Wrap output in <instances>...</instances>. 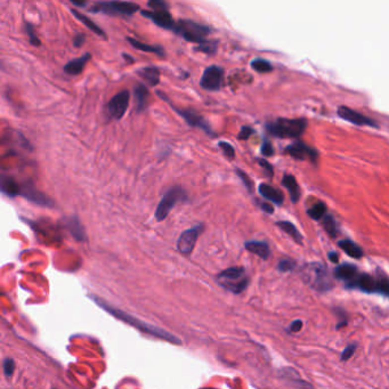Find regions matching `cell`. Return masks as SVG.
I'll use <instances>...</instances> for the list:
<instances>
[{
    "mask_svg": "<svg viewBox=\"0 0 389 389\" xmlns=\"http://www.w3.org/2000/svg\"><path fill=\"white\" fill-rule=\"evenodd\" d=\"M273 153H274V148L272 146V144H270L269 142L262 143L261 154L266 155V156H270V155H273Z\"/></svg>",
    "mask_w": 389,
    "mask_h": 389,
    "instance_id": "43",
    "label": "cell"
},
{
    "mask_svg": "<svg viewBox=\"0 0 389 389\" xmlns=\"http://www.w3.org/2000/svg\"><path fill=\"white\" fill-rule=\"evenodd\" d=\"M173 31L181 36L183 39L194 44H203L207 41V37L211 33L210 26L200 24L191 20H179L175 22Z\"/></svg>",
    "mask_w": 389,
    "mask_h": 389,
    "instance_id": "2",
    "label": "cell"
},
{
    "mask_svg": "<svg viewBox=\"0 0 389 389\" xmlns=\"http://www.w3.org/2000/svg\"><path fill=\"white\" fill-rule=\"evenodd\" d=\"M137 74L142 78L148 86L154 87L160 82V70L156 66H145L137 71Z\"/></svg>",
    "mask_w": 389,
    "mask_h": 389,
    "instance_id": "22",
    "label": "cell"
},
{
    "mask_svg": "<svg viewBox=\"0 0 389 389\" xmlns=\"http://www.w3.org/2000/svg\"><path fill=\"white\" fill-rule=\"evenodd\" d=\"M251 67H253L255 71L259 72V73H266V72H270L273 70L272 64H270L268 61L262 59L254 60L253 62H251Z\"/></svg>",
    "mask_w": 389,
    "mask_h": 389,
    "instance_id": "31",
    "label": "cell"
},
{
    "mask_svg": "<svg viewBox=\"0 0 389 389\" xmlns=\"http://www.w3.org/2000/svg\"><path fill=\"white\" fill-rule=\"evenodd\" d=\"M218 146L222 148V151L224 152V155L226 156L228 160H233L235 158V150L230 143L222 140V142L218 143Z\"/></svg>",
    "mask_w": 389,
    "mask_h": 389,
    "instance_id": "35",
    "label": "cell"
},
{
    "mask_svg": "<svg viewBox=\"0 0 389 389\" xmlns=\"http://www.w3.org/2000/svg\"><path fill=\"white\" fill-rule=\"evenodd\" d=\"M326 211V207L325 204L322 203V202H319V203H316L313 205V207L308 210V215H310L313 219L315 220H320L322 219L324 217V213Z\"/></svg>",
    "mask_w": 389,
    "mask_h": 389,
    "instance_id": "32",
    "label": "cell"
},
{
    "mask_svg": "<svg viewBox=\"0 0 389 389\" xmlns=\"http://www.w3.org/2000/svg\"><path fill=\"white\" fill-rule=\"evenodd\" d=\"M90 60H91L90 53H85V54L78 57V59L68 61L65 65H64L63 70L68 75H78L83 71L86 64L88 63Z\"/></svg>",
    "mask_w": 389,
    "mask_h": 389,
    "instance_id": "16",
    "label": "cell"
},
{
    "mask_svg": "<svg viewBox=\"0 0 389 389\" xmlns=\"http://www.w3.org/2000/svg\"><path fill=\"white\" fill-rule=\"evenodd\" d=\"M64 224H65L66 230L73 235L74 239H77L78 241H83L86 240V233L83 230L81 223L78 219V217L71 216L64 219Z\"/></svg>",
    "mask_w": 389,
    "mask_h": 389,
    "instance_id": "20",
    "label": "cell"
},
{
    "mask_svg": "<svg viewBox=\"0 0 389 389\" xmlns=\"http://www.w3.org/2000/svg\"><path fill=\"white\" fill-rule=\"evenodd\" d=\"M313 273H314V278H312V284L315 289L325 291V290H329L332 287V283H330V281L327 280L325 270H324L322 267L315 265L314 268H313Z\"/></svg>",
    "mask_w": 389,
    "mask_h": 389,
    "instance_id": "21",
    "label": "cell"
},
{
    "mask_svg": "<svg viewBox=\"0 0 389 389\" xmlns=\"http://www.w3.org/2000/svg\"><path fill=\"white\" fill-rule=\"evenodd\" d=\"M282 184L288 189L290 196H291V200L293 202H297L299 200L300 190H299L298 183H297L295 177L291 176V175H285L283 177V181H282Z\"/></svg>",
    "mask_w": 389,
    "mask_h": 389,
    "instance_id": "28",
    "label": "cell"
},
{
    "mask_svg": "<svg viewBox=\"0 0 389 389\" xmlns=\"http://www.w3.org/2000/svg\"><path fill=\"white\" fill-rule=\"evenodd\" d=\"M338 116L340 117L341 119L357 126H373V127H377V126H378L372 119L363 116V114L354 111L352 109L346 108V106H340V108L338 109Z\"/></svg>",
    "mask_w": 389,
    "mask_h": 389,
    "instance_id": "14",
    "label": "cell"
},
{
    "mask_svg": "<svg viewBox=\"0 0 389 389\" xmlns=\"http://www.w3.org/2000/svg\"><path fill=\"white\" fill-rule=\"evenodd\" d=\"M20 186L21 184H18L13 177L6 176V175L1 176V192L5 195L9 197L20 195Z\"/></svg>",
    "mask_w": 389,
    "mask_h": 389,
    "instance_id": "24",
    "label": "cell"
},
{
    "mask_svg": "<svg viewBox=\"0 0 389 389\" xmlns=\"http://www.w3.org/2000/svg\"><path fill=\"white\" fill-rule=\"evenodd\" d=\"M158 96L161 98V100H163L165 102H167L168 104L170 105V108L174 110L175 112H176L179 117H182L183 119L185 120V123L188 124L190 127H196V128H200V129H202V130H203L205 133H207V135H209L210 137H216L217 135H216V132L212 130L211 129V127H210V125H209L207 121L204 120V118L202 117V116H200L199 113H196L195 111H193V110H186V109H181V108H178V106H176V105H174L173 103H171V101L169 100V97L167 96L166 94H163L161 90H158Z\"/></svg>",
    "mask_w": 389,
    "mask_h": 389,
    "instance_id": "5",
    "label": "cell"
},
{
    "mask_svg": "<svg viewBox=\"0 0 389 389\" xmlns=\"http://www.w3.org/2000/svg\"><path fill=\"white\" fill-rule=\"evenodd\" d=\"M339 247H340L349 257L355 259H360L363 257V250H362L355 242L350 241V240H342V241L339 242Z\"/></svg>",
    "mask_w": 389,
    "mask_h": 389,
    "instance_id": "27",
    "label": "cell"
},
{
    "mask_svg": "<svg viewBox=\"0 0 389 389\" xmlns=\"http://www.w3.org/2000/svg\"><path fill=\"white\" fill-rule=\"evenodd\" d=\"M85 41H86V36H85V34H83V33L75 34V37L73 38L74 47H77V48L81 47V46L85 44Z\"/></svg>",
    "mask_w": 389,
    "mask_h": 389,
    "instance_id": "44",
    "label": "cell"
},
{
    "mask_svg": "<svg viewBox=\"0 0 389 389\" xmlns=\"http://www.w3.org/2000/svg\"><path fill=\"white\" fill-rule=\"evenodd\" d=\"M301 327H303V322H301V321H295V322L291 323V325H290L289 330L291 331V332H293V333H297V332H299V331L301 330Z\"/></svg>",
    "mask_w": 389,
    "mask_h": 389,
    "instance_id": "46",
    "label": "cell"
},
{
    "mask_svg": "<svg viewBox=\"0 0 389 389\" xmlns=\"http://www.w3.org/2000/svg\"><path fill=\"white\" fill-rule=\"evenodd\" d=\"M220 287L233 293H241L249 284V278L243 267H231L223 270L217 276Z\"/></svg>",
    "mask_w": 389,
    "mask_h": 389,
    "instance_id": "3",
    "label": "cell"
},
{
    "mask_svg": "<svg viewBox=\"0 0 389 389\" xmlns=\"http://www.w3.org/2000/svg\"><path fill=\"white\" fill-rule=\"evenodd\" d=\"M258 162H259V165H260L262 168H264V169H266L267 173H268L270 176H272V175H273V167L270 166L269 163L267 162L266 160H264V159H259Z\"/></svg>",
    "mask_w": 389,
    "mask_h": 389,
    "instance_id": "45",
    "label": "cell"
},
{
    "mask_svg": "<svg viewBox=\"0 0 389 389\" xmlns=\"http://www.w3.org/2000/svg\"><path fill=\"white\" fill-rule=\"evenodd\" d=\"M133 94H135V98H136L137 112L140 113L145 111L148 104V97H150V93H148L147 87L143 85V83L137 82L135 87H133Z\"/></svg>",
    "mask_w": 389,
    "mask_h": 389,
    "instance_id": "19",
    "label": "cell"
},
{
    "mask_svg": "<svg viewBox=\"0 0 389 389\" xmlns=\"http://www.w3.org/2000/svg\"><path fill=\"white\" fill-rule=\"evenodd\" d=\"M123 57L126 60V62H127L128 64H133V63H135V59H133V57H131L130 55L126 54V53H124Z\"/></svg>",
    "mask_w": 389,
    "mask_h": 389,
    "instance_id": "48",
    "label": "cell"
},
{
    "mask_svg": "<svg viewBox=\"0 0 389 389\" xmlns=\"http://www.w3.org/2000/svg\"><path fill=\"white\" fill-rule=\"evenodd\" d=\"M140 14L143 16L150 18V20L160 28L171 30L175 25V21L173 20L170 11L168 9H153V10H140Z\"/></svg>",
    "mask_w": 389,
    "mask_h": 389,
    "instance_id": "12",
    "label": "cell"
},
{
    "mask_svg": "<svg viewBox=\"0 0 389 389\" xmlns=\"http://www.w3.org/2000/svg\"><path fill=\"white\" fill-rule=\"evenodd\" d=\"M277 226H280L281 230L284 231L285 233L291 236V238L295 240L296 242L300 243L301 240H303V236H301V234L299 233L298 230H297L296 226L293 224L289 223V222H278Z\"/></svg>",
    "mask_w": 389,
    "mask_h": 389,
    "instance_id": "29",
    "label": "cell"
},
{
    "mask_svg": "<svg viewBox=\"0 0 389 389\" xmlns=\"http://www.w3.org/2000/svg\"><path fill=\"white\" fill-rule=\"evenodd\" d=\"M24 29H25L26 34H28V37H29L30 44L34 46V47H39V46L41 45V41L39 40V38L37 37L36 32H34V28L32 26L31 23L24 22Z\"/></svg>",
    "mask_w": 389,
    "mask_h": 389,
    "instance_id": "33",
    "label": "cell"
},
{
    "mask_svg": "<svg viewBox=\"0 0 389 389\" xmlns=\"http://www.w3.org/2000/svg\"><path fill=\"white\" fill-rule=\"evenodd\" d=\"M358 275L360 274L357 272V267L350 264H342L334 269V276L338 280L346 281L347 285H349L352 282L355 281Z\"/></svg>",
    "mask_w": 389,
    "mask_h": 389,
    "instance_id": "17",
    "label": "cell"
},
{
    "mask_svg": "<svg viewBox=\"0 0 389 389\" xmlns=\"http://www.w3.org/2000/svg\"><path fill=\"white\" fill-rule=\"evenodd\" d=\"M323 226L325 228V231L331 236H335L338 233L337 225H335V220L332 216H325L323 218Z\"/></svg>",
    "mask_w": 389,
    "mask_h": 389,
    "instance_id": "34",
    "label": "cell"
},
{
    "mask_svg": "<svg viewBox=\"0 0 389 389\" xmlns=\"http://www.w3.org/2000/svg\"><path fill=\"white\" fill-rule=\"evenodd\" d=\"M379 276V292L380 295H384L385 297L389 298V277L385 275H378Z\"/></svg>",
    "mask_w": 389,
    "mask_h": 389,
    "instance_id": "36",
    "label": "cell"
},
{
    "mask_svg": "<svg viewBox=\"0 0 389 389\" xmlns=\"http://www.w3.org/2000/svg\"><path fill=\"white\" fill-rule=\"evenodd\" d=\"M260 207L265 212L273 213V207L269 203H267V202H262V203H260Z\"/></svg>",
    "mask_w": 389,
    "mask_h": 389,
    "instance_id": "47",
    "label": "cell"
},
{
    "mask_svg": "<svg viewBox=\"0 0 389 389\" xmlns=\"http://www.w3.org/2000/svg\"><path fill=\"white\" fill-rule=\"evenodd\" d=\"M126 40H127L133 48L137 49V51H140V52H144V53H152V54H155L160 57H163L166 54L165 48L160 45L144 44V43H142V41L137 40L132 37H126Z\"/></svg>",
    "mask_w": 389,
    "mask_h": 389,
    "instance_id": "18",
    "label": "cell"
},
{
    "mask_svg": "<svg viewBox=\"0 0 389 389\" xmlns=\"http://www.w3.org/2000/svg\"><path fill=\"white\" fill-rule=\"evenodd\" d=\"M295 261L292 260H289V259H284V260L280 261V264H278V269L281 270V272H290V270H292L295 268Z\"/></svg>",
    "mask_w": 389,
    "mask_h": 389,
    "instance_id": "40",
    "label": "cell"
},
{
    "mask_svg": "<svg viewBox=\"0 0 389 389\" xmlns=\"http://www.w3.org/2000/svg\"><path fill=\"white\" fill-rule=\"evenodd\" d=\"M71 3L79 7H85L87 5V1H75V0H71Z\"/></svg>",
    "mask_w": 389,
    "mask_h": 389,
    "instance_id": "49",
    "label": "cell"
},
{
    "mask_svg": "<svg viewBox=\"0 0 389 389\" xmlns=\"http://www.w3.org/2000/svg\"><path fill=\"white\" fill-rule=\"evenodd\" d=\"M147 6L150 7L152 10H153V9H168V8H169L168 3L166 1H162V0H151V1L147 2Z\"/></svg>",
    "mask_w": 389,
    "mask_h": 389,
    "instance_id": "39",
    "label": "cell"
},
{
    "mask_svg": "<svg viewBox=\"0 0 389 389\" xmlns=\"http://www.w3.org/2000/svg\"><path fill=\"white\" fill-rule=\"evenodd\" d=\"M348 288H357L361 291L367 293H378L379 292V276H372L370 274H360L356 280L352 282Z\"/></svg>",
    "mask_w": 389,
    "mask_h": 389,
    "instance_id": "13",
    "label": "cell"
},
{
    "mask_svg": "<svg viewBox=\"0 0 389 389\" xmlns=\"http://www.w3.org/2000/svg\"><path fill=\"white\" fill-rule=\"evenodd\" d=\"M246 249L251 254L257 255L261 259H267L269 257V247L266 242L262 241H248L246 243Z\"/></svg>",
    "mask_w": 389,
    "mask_h": 389,
    "instance_id": "26",
    "label": "cell"
},
{
    "mask_svg": "<svg viewBox=\"0 0 389 389\" xmlns=\"http://www.w3.org/2000/svg\"><path fill=\"white\" fill-rule=\"evenodd\" d=\"M254 132H255V131H254V129H253V128L247 127V126H245V127H242L241 131L239 132L238 138H239V139H241V140H246V139L249 138V137H250L251 135H253Z\"/></svg>",
    "mask_w": 389,
    "mask_h": 389,
    "instance_id": "42",
    "label": "cell"
},
{
    "mask_svg": "<svg viewBox=\"0 0 389 389\" xmlns=\"http://www.w3.org/2000/svg\"><path fill=\"white\" fill-rule=\"evenodd\" d=\"M20 196L24 197L32 203L37 205H41V207L46 208H53L55 205L54 201L51 197L46 195L43 192H40L39 190L34 188L32 183L25 182L21 184L20 186Z\"/></svg>",
    "mask_w": 389,
    "mask_h": 389,
    "instance_id": "10",
    "label": "cell"
},
{
    "mask_svg": "<svg viewBox=\"0 0 389 389\" xmlns=\"http://www.w3.org/2000/svg\"><path fill=\"white\" fill-rule=\"evenodd\" d=\"M355 349H356V345L347 346L341 354V360L342 361L349 360V358L354 355V353H355Z\"/></svg>",
    "mask_w": 389,
    "mask_h": 389,
    "instance_id": "41",
    "label": "cell"
},
{
    "mask_svg": "<svg viewBox=\"0 0 389 389\" xmlns=\"http://www.w3.org/2000/svg\"><path fill=\"white\" fill-rule=\"evenodd\" d=\"M217 49H218V40H207L205 43L194 47V51L195 52L204 53V54L207 55L216 54Z\"/></svg>",
    "mask_w": 389,
    "mask_h": 389,
    "instance_id": "30",
    "label": "cell"
},
{
    "mask_svg": "<svg viewBox=\"0 0 389 389\" xmlns=\"http://www.w3.org/2000/svg\"><path fill=\"white\" fill-rule=\"evenodd\" d=\"M329 258H330V260L333 261V262L338 261V255L335 254V253H330L329 254Z\"/></svg>",
    "mask_w": 389,
    "mask_h": 389,
    "instance_id": "50",
    "label": "cell"
},
{
    "mask_svg": "<svg viewBox=\"0 0 389 389\" xmlns=\"http://www.w3.org/2000/svg\"><path fill=\"white\" fill-rule=\"evenodd\" d=\"M96 301H97V304L100 305V306H102L103 308H104V310H106L109 313H111L113 316H116V318L120 319L121 321L127 322L128 324H130V325H132L133 327H136V329H138L139 331H142V332L151 334V335H153V337L160 338V339H165V340L174 342V344H181V340H179L178 338L175 337L174 334L167 332V331L162 330V329H159V327L152 326V325H150V324L139 321V320H137V319H133V318H131L130 315L126 314V313H124V312L113 310L112 307H109V305L104 304L100 299H96Z\"/></svg>",
    "mask_w": 389,
    "mask_h": 389,
    "instance_id": "1",
    "label": "cell"
},
{
    "mask_svg": "<svg viewBox=\"0 0 389 389\" xmlns=\"http://www.w3.org/2000/svg\"><path fill=\"white\" fill-rule=\"evenodd\" d=\"M186 194L181 186H174L170 190H168L165 193V195L160 201V203L156 207V210L154 213V217L156 222H163L170 211L173 210V208L176 205L179 201L185 200Z\"/></svg>",
    "mask_w": 389,
    "mask_h": 389,
    "instance_id": "7",
    "label": "cell"
},
{
    "mask_svg": "<svg viewBox=\"0 0 389 389\" xmlns=\"http://www.w3.org/2000/svg\"><path fill=\"white\" fill-rule=\"evenodd\" d=\"M236 174H238V176L241 178V181L243 182V184H245L246 188L251 192V191H253V189H254V183H253V181H251V178L241 169H236Z\"/></svg>",
    "mask_w": 389,
    "mask_h": 389,
    "instance_id": "37",
    "label": "cell"
},
{
    "mask_svg": "<svg viewBox=\"0 0 389 389\" xmlns=\"http://www.w3.org/2000/svg\"><path fill=\"white\" fill-rule=\"evenodd\" d=\"M15 370V363L11 358H6L5 362H3V373L7 378H10L11 375H13Z\"/></svg>",
    "mask_w": 389,
    "mask_h": 389,
    "instance_id": "38",
    "label": "cell"
},
{
    "mask_svg": "<svg viewBox=\"0 0 389 389\" xmlns=\"http://www.w3.org/2000/svg\"><path fill=\"white\" fill-rule=\"evenodd\" d=\"M224 83V68L210 65L205 68L200 79V86L209 91H218Z\"/></svg>",
    "mask_w": 389,
    "mask_h": 389,
    "instance_id": "9",
    "label": "cell"
},
{
    "mask_svg": "<svg viewBox=\"0 0 389 389\" xmlns=\"http://www.w3.org/2000/svg\"><path fill=\"white\" fill-rule=\"evenodd\" d=\"M71 13L74 15V17L77 18L78 21L83 23V24H85L87 28H88L89 30H91V31H93L94 33H96L98 37L103 38V39H106V33L103 31V30L100 28V26H98L96 23H95L93 20H91V18L87 17L85 14L80 13V11H78L77 9H73V8L71 9Z\"/></svg>",
    "mask_w": 389,
    "mask_h": 389,
    "instance_id": "25",
    "label": "cell"
},
{
    "mask_svg": "<svg viewBox=\"0 0 389 389\" xmlns=\"http://www.w3.org/2000/svg\"><path fill=\"white\" fill-rule=\"evenodd\" d=\"M287 152L292 156V158L298 160L311 159L312 161H314L316 159V151L314 148L307 146L306 144L300 142L290 145V146H288L287 148Z\"/></svg>",
    "mask_w": 389,
    "mask_h": 389,
    "instance_id": "15",
    "label": "cell"
},
{
    "mask_svg": "<svg viewBox=\"0 0 389 389\" xmlns=\"http://www.w3.org/2000/svg\"><path fill=\"white\" fill-rule=\"evenodd\" d=\"M267 130L273 136L280 138H295L300 136L306 129V121L304 119H284L280 118L273 123L267 124Z\"/></svg>",
    "mask_w": 389,
    "mask_h": 389,
    "instance_id": "4",
    "label": "cell"
},
{
    "mask_svg": "<svg viewBox=\"0 0 389 389\" xmlns=\"http://www.w3.org/2000/svg\"><path fill=\"white\" fill-rule=\"evenodd\" d=\"M129 101H130V93L128 90H123L114 95L106 105V112L109 117L114 120L123 119L128 110Z\"/></svg>",
    "mask_w": 389,
    "mask_h": 389,
    "instance_id": "8",
    "label": "cell"
},
{
    "mask_svg": "<svg viewBox=\"0 0 389 389\" xmlns=\"http://www.w3.org/2000/svg\"><path fill=\"white\" fill-rule=\"evenodd\" d=\"M258 190L261 196H264L266 200L272 201L276 204H282V202L284 200V195L282 194V192H280V191L276 189H274L273 186L265 184V183H262V184L259 185Z\"/></svg>",
    "mask_w": 389,
    "mask_h": 389,
    "instance_id": "23",
    "label": "cell"
},
{
    "mask_svg": "<svg viewBox=\"0 0 389 389\" xmlns=\"http://www.w3.org/2000/svg\"><path fill=\"white\" fill-rule=\"evenodd\" d=\"M202 231H203V225L199 224L183 232L177 241L178 250L184 255L192 254V251L196 245V241L197 239H199L200 234L202 233Z\"/></svg>",
    "mask_w": 389,
    "mask_h": 389,
    "instance_id": "11",
    "label": "cell"
},
{
    "mask_svg": "<svg viewBox=\"0 0 389 389\" xmlns=\"http://www.w3.org/2000/svg\"><path fill=\"white\" fill-rule=\"evenodd\" d=\"M140 6L135 2L128 1H98L89 9L90 13H103L106 15H121V16H131Z\"/></svg>",
    "mask_w": 389,
    "mask_h": 389,
    "instance_id": "6",
    "label": "cell"
}]
</instances>
